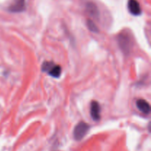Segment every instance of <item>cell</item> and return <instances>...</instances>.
Returning <instances> with one entry per match:
<instances>
[{"label": "cell", "instance_id": "obj_4", "mask_svg": "<svg viewBox=\"0 0 151 151\" xmlns=\"http://www.w3.org/2000/svg\"><path fill=\"white\" fill-rule=\"evenodd\" d=\"M25 0H13V3L9 6L8 10L11 13H20L25 10Z\"/></svg>", "mask_w": 151, "mask_h": 151}, {"label": "cell", "instance_id": "obj_6", "mask_svg": "<svg viewBox=\"0 0 151 151\" xmlns=\"http://www.w3.org/2000/svg\"><path fill=\"white\" fill-rule=\"evenodd\" d=\"M100 104L97 101H92L91 103V108H90V113H91V118L94 121H98L100 118Z\"/></svg>", "mask_w": 151, "mask_h": 151}, {"label": "cell", "instance_id": "obj_3", "mask_svg": "<svg viewBox=\"0 0 151 151\" xmlns=\"http://www.w3.org/2000/svg\"><path fill=\"white\" fill-rule=\"evenodd\" d=\"M89 125L85 122H80L74 129V138L77 141H80L84 138L88 131H89Z\"/></svg>", "mask_w": 151, "mask_h": 151}, {"label": "cell", "instance_id": "obj_8", "mask_svg": "<svg viewBox=\"0 0 151 151\" xmlns=\"http://www.w3.org/2000/svg\"><path fill=\"white\" fill-rule=\"evenodd\" d=\"M86 11L91 17L97 19L99 17V10L97 5L93 2H88L86 4Z\"/></svg>", "mask_w": 151, "mask_h": 151}, {"label": "cell", "instance_id": "obj_7", "mask_svg": "<svg viewBox=\"0 0 151 151\" xmlns=\"http://www.w3.org/2000/svg\"><path fill=\"white\" fill-rule=\"evenodd\" d=\"M137 106L139 110L143 114H148L150 111V104L147 103L146 100H143V99H139L137 101Z\"/></svg>", "mask_w": 151, "mask_h": 151}, {"label": "cell", "instance_id": "obj_5", "mask_svg": "<svg viewBox=\"0 0 151 151\" xmlns=\"http://www.w3.org/2000/svg\"><path fill=\"white\" fill-rule=\"evenodd\" d=\"M128 7L130 13L134 16H139L141 14V6L137 0H128Z\"/></svg>", "mask_w": 151, "mask_h": 151}, {"label": "cell", "instance_id": "obj_2", "mask_svg": "<svg viewBox=\"0 0 151 151\" xmlns=\"http://www.w3.org/2000/svg\"><path fill=\"white\" fill-rule=\"evenodd\" d=\"M118 42L121 50L125 53L129 52L131 49L132 48V39L131 35L128 33H121L118 37Z\"/></svg>", "mask_w": 151, "mask_h": 151}, {"label": "cell", "instance_id": "obj_1", "mask_svg": "<svg viewBox=\"0 0 151 151\" xmlns=\"http://www.w3.org/2000/svg\"><path fill=\"white\" fill-rule=\"evenodd\" d=\"M42 71L46 72L53 78H59L61 75L62 69L59 65L55 64L52 62L46 61L42 65Z\"/></svg>", "mask_w": 151, "mask_h": 151}, {"label": "cell", "instance_id": "obj_9", "mask_svg": "<svg viewBox=\"0 0 151 151\" xmlns=\"http://www.w3.org/2000/svg\"><path fill=\"white\" fill-rule=\"evenodd\" d=\"M87 26H88V29H89L91 32H98V28H97V25L94 24V22H93L92 20H90V19H88V20L87 21Z\"/></svg>", "mask_w": 151, "mask_h": 151}]
</instances>
